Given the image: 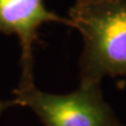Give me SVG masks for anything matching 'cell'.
Returning <instances> with one entry per match:
<instances>
[{
  "mask_svg": "<svg viewBox=\"0 0 126 126\" xmlns=\"http://www.w3.org/2000/svg\"><path fill=\"white\" fill-rule=\"evenodd\" d=\"M69 20L83 37L79 84L126 77V0L76 2L69 9Z\"/></svg>",
  "mask_w": 126,
  "mask_h": 126,
  "instance_id": "cell-1",
  "label": "cell"
},
{
  "mask_svg": "<svg viewBox=\"0 0 126 126\" xmlns=\"http://www.w3.org/2000/svg\"><path fill=\"white\" fill-rule=\"evenodd\" d=\"M13 94L45 126H125L105 102L100 83L79 84L65 94L43 92L35 85L18 86Z\"/></svg>",
  "mask_w": 126,
  "mask_h": 126,
  "instance_id": "cell-2",
  "label": "cell"
},
{
  "mask_svg": "<svg viewBox=\"0 0 126 126\" xmlns=\"http://www.w3.org/2000/svg\"><path fill=\"white\" fill-rule=\"evenodd\" d=\"M47 22L69 27L71 21L46 7L43 0H0V34L16 35L21 46V81L19 88L34 85L33 46L39 28Z\"/></svg>",
  "mask_w": 126,
  "mask_h": 126,
  "instance_id": "cell-3",
  "label": "cell"
},
{
  "mask_svg": "<svg viewBox=\"0 0 126 126\" xmlns=\"http://www.w3.org/2000/svg\"><path fill=\"white\" fill-rule=\"evenodd\" d=\"M13 106H21L19 99H16L15 97L9 100H0V116L2 114L4 111H6L9 108H13Z\"/></svg>",
  "mask_w": 126,
  "mask_h": 126,
  "instance_id": "cell-4",
  "label": "cell"
},
{
  "mask_svg": "<svg viewBox=\"0 0 126 126\" xmlns=\"http://www.w3.org/2000/svg\"><path fill=\"white\" fill-rule=\"evenodd\" d=\"M74 1L76 4V2H84V1H88V0H74Z\"/></svg>",
  "mask_w": 126,
  "mask_h": 126,
  "instance_id": "cell-5",
  "label": "cell"
}]
</instances>
